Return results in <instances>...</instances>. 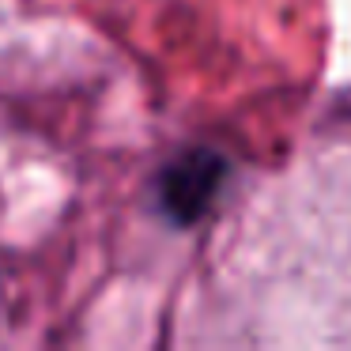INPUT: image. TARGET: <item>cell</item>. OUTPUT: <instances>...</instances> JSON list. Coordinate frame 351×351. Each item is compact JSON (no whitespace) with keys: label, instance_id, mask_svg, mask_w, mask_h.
<instances>
[{"label":"cell","instance_id":"cell-1","mask_svg":"<svg viewBox=\"0 0 351 351\" xmlns=\"http://www.w3.org/2000/svg\"><path fill=\"white\" fill-rule=\"evenodd\" d=\"M223 178V162L212 155H193L189 162L170 170L167 178V204L178 215H193L208 200V193L215 189V182Z\"/></svg>","mask_w":351,"mask_h":351}]
</instances>
